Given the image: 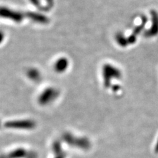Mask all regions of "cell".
Here are the masks:
<instances>
[{
	"label": "cell",
	"instance_id": "cell-1",
	"mask_svg": "<svg viewBox=\"0 0 158 158\" xmlns=\"http://www.w3.org/2000/svg\"><path fill=\"white\" fill-rule=\"evenodd\" d=\"M152 17V26L149 31L145 32V36L150 37L156 36L158 33V15L155 11H151Z\"/></svg>",
	"mask_w": 158,
	"mask_h": 158
},
{
	"label": "cell",
	"instance_id": "cell-2",
	"mask_svg": "<svg viewBox=\"0 0 158 158\" xmlns=\"http://www.w3.org/2000/svg\"><path fill=\"white\" fill-rule=\"evenodd\" d=\"M67 66V62L66 61V59H61V60H59L57 61L56 63V69L58 71H63Z\"/></svg>",
	"mask_w": 158,
	"mask_h": 158
},
{
	"label": "cell",
	"instance_id": "cell-3",
	"mask_svg": "<svg viewBox=\"0 0 158 158\" xmlns=\"http://www.w3.org/2000/svg\"><path fill=\"white\" fill-rule=\"evenodd\" d=\"M116 39H117V41L118 44H119L120 46H121L123 47H125L127 45L128 40L122 35V34H118L116 36Z\"/></svg>",
	"mask_w": 158,
	"mask_h": 158
},
{
	"label": "cell",
	"instance_id": "cell-4",
	"mask_svg": "<svg viewBox=\"0 0 158 158\" xmlns=\"http://www.w3.org/2000/svg\"><path fill=\"white\" fill-rule=\"evenodd\" d=\"M142 24H140V25L139 27H136L135 29L134 32H135V34H139V33L140 32V31H142V28H144V26L145 25V24H146V21H147V18H146L145 16H143V17H142Z\"/></svg>",
	"mask_w": 158,
	"mask_h": 158
},
{
	"label": "cell",
	"instance_id": "cell-5",
	"mask_svg": "<svg viewBox=\"0 0 158 158\" xmlns=\"http://www.w3.org/2000/svg\"><path fill=\"white\" fill-rule=\"evenodd\" d=\"M127 40H128V43L134 44L136 42V36L135 35V34H132V35L130 36L129 38L127 39Z\"/></svg>",
	"mask_w": 158,
	"mask_h": 158
},
{
	"label": "cell",
	"instance_id": "cell-6",
	"mask_svg": "<svg viewBox=\"0 0 158 158\" xmlns=\"http://www.w3.org/2000/svg\"><path fill=\"white\" fill-rule=\"evenodd\" d=\"M3 38H4V37H3V32H2L1 31H0V43H1V42H2Z\"/></svg>",
	"mask_w": 158,
	"mask_h": 158
}]
</instances>
